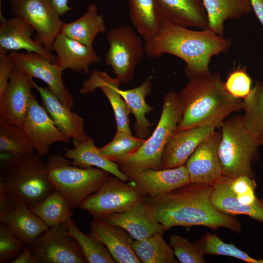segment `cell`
Instances as JSON below:
<instances>
[{
	"label": "cell",
	"mask_w": 263,
	"mask_h": 263,
	"mask_svg": "<svg viewBox=\"0 0 263 263\" xmlns=\"http://www.w3.org/2000/svg\"><path fill=\"white\" fill-rule=\"evenodd\" d=\"M213 186L190 183L158 197L147 196L164 231L177 226H204L213 231L224 227L240 234L242 225L232 215L219 211L211 200Z\"/></svg>",
	"instance_id": "cell-1"
},
{
	"label": "cell",
	"mask_w": 263,
	"mask_h": 263,
	"mask_svg": "<svg viewBox=\"0 0 263 263\" xmlns=\"http://www.w3.org/2000/svg\"><path fill=\"white\" fill-rule=\"evenodd\" d=\"M231 40L207 28L199 31L175 24L162 19L159 31L144 45L145 54L154 58L169 54L183 60L189 78L210 73L211 58L226 52Z\"/></svg>",
	"instance_id": "cell-2"
},
{
	"label": "cell",
	"mask_w": 263,
	"mask_h": 263,
	"mask_svg": "<svg viewBox=\"0 0 263 263\" xmlns=\"http://www.w3.org/2000/svg\"><path fill=\"white\" fill-rule=\"evenodd\" d=\"M179 94L182 116L177 129L198 126L220 129L227 117L243 110V100L225 90L219 73L190 78Z\"/></svg>",
	"instance_id": "cell-3"
},
{
	"label": "cell",
	"mask_w": 263,
	"mask_h": 263,
	"mask_svg": "<svg viewBox=\"0 0 263 263\" xmlns=\"http://www.w3.org/2000/svg\"><path fill=\"white\" fill-rule=\"evenodd\" d=\"M41 157L33 153L5 159L0 168V196L30 207L50 194L55 189Z\"/></svg>",
	"instance_id": "cell-4"
},
{
	"label": "cell",
	"mask_w": 263,
	"mask_h": 263,
	"mask_svg": "<svg viewBox=\"0 0 263 263\" xmlns=\"http://www.w3.org/2000/svg\"><path fill=\"white\" fill-rule=\"evenodd\" d=\"M182 116L179 94L175 91L168 92L164 97L161 114L154 131L137 150L119 165L122 173L146 169H161L164 150L176 131Z\"/></svg>",
	"instance_id": "cell-5"
},
{
	"label": "cell",
	"mask_w": 263,
	"mask_h": 263,
	"mask_svg": "<svg viewBox=\"0 0 263 263\" xmlns=\"http://www.w3.org/2000/svg\"><path fill=\"white\" fill-rule=\"evenodd\" d=\"M220 130L218 152L223 175L254 179L252 166L259 158L260 146L245 129L242 116L236 114L227 118Z\"/></svg>",
	"instance_id": "cell-6"
},
{
	"label": "cell",
	"mask_w": 263,
	"mask_h": 263,
	"mask_svg": "<svg viewBox=\"0 0 263 263\" xmlns=\"http://www.w3.org/2000/svg\"><path fill=\"white\" fill-rule=\"evenodd\" d=\"M46 163L49 182L55 190L66 198L72 208L78 207L96 192L110 174L99 168L78 167L59 154L50 156Z\"/></svg>",
	"instance_id": "cell-7"
},
{
	"label": "cell",
	"mask_w": 263,
	"mask_h": 263,
	"mask_svg": "<svg viewBox=\"0 0 263 263\" xmlns=\"http://www.w3.org/2000/svg\"><path fill=\"white\" fill-rule=\"evenodd\" d=\"M147 197L132 182L109 176L102 186L88 196L78 207L93 217L128 211Z\"/></svg>",
	"instance_id": "cell-8"
},
{
	"label": "cell",
	"mask_w": 263,
	"mask_h": 263,
	"mask_svg": "<svg viewBox=\"0 0 263 263\" xmlns=\"http://www.w3.org/2000/svg\"><path fill=\"white\" fill-rule=\"evenodd\" d=\"M110 46L105 55L106 64L111 67L121 83H127L133 78L145 47L141 38L128 25L110 30L107 34Z\"/></svg>",
	"instance_id": "cell-9"
},
{
	"label": "cell",
	"mask_w": 263,
	"mask_h": 263,
	"mask_svg": "<svg viewBox=\"0 0 263 263\" xmlns=\"http://www.w3.org/2000/svg\"><path fill=\"white\" fill-rule=\"evenodd\" d=\"M12 13L33 27L35 38L48 51L60 33L63 21L51 0H9Z\"/></svg>",
	"instance_id": "cell-10"
},
{
	"label": "cell",
	"mask_w": 263,
	"mask_h": 263,
	"mask_svg": "<svg viewBox=\"0 0 263 263\" xmlns=\"http://www.w3.org/2000/svg\"><path fill=\"white\" fill-rule=\"evenodd\" d=\"M39 263H86L84 254L75 239L63 224L49 227L31 245Z\"/></svg>",
	"instance_id": "cell-11"
},
{
	"label": "cell",
	"mask_w": 263,
	"mask_h": 263,
	"mask_svg": "<svg viewBox=\"0 0 263 263\" xmlns=\"http://www.w3.org/2000/svg\"><path fill=\"white\" fill-rule=\"evenodd\" d=\"M9 54L17 67L43 81L64 105L71 110L73 108L74 100L63 82L61 68L37 53L11 51Z\"/></svg>",
	"instance_id": "cell-12"
},
{
	"label": "cell",
	"mask_w": 263,
	"mask_h": 263,
	"mask_svg": "<svg viewBox=\"0 0 263 263\" xmlns=\"http://www.w3.org/2000/svg\"><path fill=\"white\" fill-rule=\"evenodd\" d=\"M21 127L31 140L35 150L41 156L47 154L52 144L68 143L71 139L56 127L34 94Z\"/></svg>",
	"instance_id": "cell-13"
},
{
	"label": "cell",
	"mask_w": 263,
	"mask_h": 263,
	"mask_svg": "<svg viewBox=\"0 0 263 263\" xmlns=\"http://www.w3.org/2000/svg\"><path fill=\"white\" fill-rule=\"evenodd\" d=\"M124 174L146 195L151 198L165 195L191 183L185 165L167 169H146Z\"/></svg>",
	"instance_id": "cell-14"
},
{
	"label": "cell",
	"mask_w": 263,
	"mask_h": 263,
	"mask_svg": "<svg viewBox=\"0 0 263 263\" xmlns=\"http://www.w3.org/2000/svg\"><path fill=\"white\" fill-rule=\"evenodd\" d=\"M32 78L15 66L0 97V117L6 122L21 127L33 94Z\"/></svg>",
	"instance_id": "cell-15"
},
{
	"label": "cell",
	"mask_w": 263,
	"mask_h": 263,
	"mask_svg": "<svg viewBox=\"0 0 263 263\" xmlns=\"http://www.w3.org/2000/svg\"><path fill=\"white\" fill-rule=\"evenodd\" d=\"M221 132L214 131L203 141L185 165L191 183L213 186L223 176L219 156Z\"/></svg>",
	"instance_id": "cell-16"
},
{
	"label": "cell",
	"mask_w": 263,
	"mask_h": 263,
	"mask_svg": "<svg viewBox=\"0 0 263 263\" xmlns=\"http://www.w3.org/2000/svg\"><path fill=\"white\" fill-rule=\"evenodd\" d=\"M0 17V50L35 53L55 63L56 56L32 38L35 31L32 26L15 16L6 19L1 11Z\"/></svg>",
	"instance_id": "cell-17"
},
{
	"label": "cell",
	"mask_w": 263,
	"mask_h": 263,
	"mask_svg": "<svg viewBox=\"0 0 263 263\" xmlns=\"http://www.w3.org/2000/svg\"><path fill=\"white\" fill-rule=\"evenodd\" d=\"M100 217L111 225L124 228L135 240H142L157 233H164L165 231L157 220L152 207L146 200L128 211Z\"/></svg>",
	"instance_id": "cell-18"
},
{
	"label": "cell",
	"mask_w": 263,
	"mask_h": 263,
	"mask_svg": "<svg viewBox=\"0 0 263 263\" xmlns=\"http://www.w3.org/2000/svg\"><path fill=\"white\" fill-rule=\"evenodd\" d=\"M215 131L210 126L177 129L164 150L162 169L185 165L198 146Z\"/></svg>",
	"instance_id": "cell-19"
},
{
	"label": "cell",
	"mask_w": 263,
	"mask_h": 263,
	"mask_svg": "<svg viewBox=\"0 0 263 263\" xmlns=\"http://www.w3.org/2000/svg\"><path fill=\"white\" fill-rule=\"evenodd\" d=\"M93 218L89 234L105 245L116 263H141L132 248L133 238L126 230L102 217Z\"/></svg>",
	"instance_id": "cell-20"
},
{
	"label": "cell",
	"mask_w": 263,
	"mask_h": 263,
	"mask_svg": "<svg viewBox=\"0 0 263 263\" xmlns=\"http://www.w3.org/2000/svg\"><path fill=\"white\" fill-rule=\"evenodd\" d=\"M0 223L26 245L32 244L49 227L25 205L0 204Z\"/></svg>",
	"instance_id": "cell-21"
},
{
	"label": "cell",
	"mask_w": 263,
	"mask_h": 263,
	"mask_svg": "<svg viewBox=\"0 0 263 263\" xmlns=\"http://www.w3.org/2000/svg\"><path fill=\"white\" fill-rule=\"evenodd\" d=\"M52 51L56 54L55 64L65 70L90 75V66L101 60L93 46H88L59 33L55 39Z\"/></svg>",
	"instance_id": "cell-22"
},
{
	"label": "cell",
	"mask_w": 263,
	"mask_h": 263,
	"mask_svg": "<svg viewBox=\"0 0 263 263\" xmlns=\"http://www.w3.org/2000/svg\"><path fill=\"white\" fill-rule=\"evenodd\" d=\"M32 83L40 96L43 107L62 132L73 140L82 141L89 137L84 131L82 117L72 112L48 87L39 86L33 80Z\"/></svg>",
	"instance_id": "cell-23"
},
{
	"label": "cell",
	"mask_w": 263,
	"mask_h": 263,
	"mask_svg": "<svg viewBox=\"0 0 263 263\" xmlns=\"http://www.w3.org/2000/svg\"><path fill=\"white\" fill-rule=\"evenodd\" d=\"M120 84L116 77L112 78L104 72L94 70L83 82L79 91L82 94H87L94 92L97 88L100 89L112 106L117 131L132 133L129 125L130 111L118 91Z\"/></svg>",
	"instance_id": "cell-24"
},
{
	"label": "cell",
	"mask_w": 263,
	"mask_h": 263,
	"mask_svg": "<svg viewBox=\"0 0 263 263\" xmlns=\"http://www.w3.org/2000/svg\"><path fill=\"white\" fill-rule=\"evenodd\" d=\"M162 19L185 27L208 28L202 0H154Z\"/></svg>",
	"instance_id": "cell-25"
},
{
	"label": "cell",
	"mask_w": 263,
	"mask_h": 263,
	"mask_svg": "<svg viewBox=\"0 0 263 263\" xmlns=\"http://www.w3.org/2000/svg\"><path fill=\"white\" fill-rule=\"evenodd\" d=\"M74 148L65 149L64 156L71 160L72 164L82 168L95 167L106 170L120 179L128 181V177L121 171L119 165L103 155L89 137L82 141L73 140Z\"/></svg>",
	"instance_id": "cell-26"
},
{
	"label": "cell",
	"mask_w": 263,
	"mask_h": 263,
	"mask_svg": "<svg viewBox=\"0 0 263 263\" xmlns=\"http://www.w3.org/2000/svg\"><path fill=\"white\" fill-rule=\"evenodd\" d=\"M230 177L223 175L213 186L211 202L220 211L229 215H245L263 223V200L244 205L238 202L230 188Z\"/></svg>",
	"instance_id": "cell-27"
},
{
	"label": "cell",
	"mask_w": 263,
	"mask_h": 263,
	"mask_svg": "<svg viewBox=\"0 0 263 263\" xmlns=\"http://www.w3.org/2000/svg\"><path fill=\"white\" fill-rule=\"evenodd\" d=\"M106 26L95 3L90 4L86 12L76 20L63 23L60 33L88 46H93L95 38L105 33Z\"/></svg>",
	"instance_id": "cell-28"
},
{
	"label": "cell",
	"mask_w": 263,
	"mask_h": 263,
	"mask_svg": "<svg viewBox=\"0 0 263 263\" xmlns=\"http://www.w3.org/2000/svg\"><path fill=\"white\" fill-rule=\"evenodd\" d=\"M152 82L150 77L147 78L139 86L127 90L118 89V93L126 102L128 108L134 116L135 122L134 129L138 137L146 139L149 136L152 125L146 114L154 110L146 101V97L150 94L152 89Z\"/></svg>",
	"instance_id": "cell-29"
},
{
	"label": "cell",
	"mask_w": 263,
	"mask_h": 263,
	"mask_svg": "<svg viewBox=\"0 0 263 263\" xmlns=\"http://www.w3.org/2000/svg\"><path fill=\"white\" fill-rule=\"evenodd\" d=\"M208 26L217 34L224 36V23L237 19L252 11L250 0H202Z\"/></svg>",
	"instance_id": "cell-30"
},
{
	"label": "cell",
	"mask_w": 263,
	"mask_h": 263,
	"mask_svg": "<svg viewBox=\"0 0 263 263\" xmlns=\"http://www.w3.org/2000/svg\"><path fill=\"white\" fill-rule=\"evenodd\" d=\"M132 22L138 32L148 42L158 33L162 19L154 0H129Z\"/></svg>",
	"instance_id": "cell-31"
},
{
	"label": "cell",
	"mask_w": 263,
	"mask_h": 263,
	"mask_svg": "<svg viewBox=\"0 0 263 263\" xmlns=\"http://www.w3.org/2000/svg\"><path fill=\"white\" fill-rule=\"evenodd\" d=\"M243 101V125L259 145L263 146V82L256 81L251 93Z\"/></svg>",
	"instance_id": "cell-32"
},
{
	"label": "cell",
	"mask_w": 263,
	"mask_h": 263,
	"mask_svg": "<svg viewBox=\"0 0 263 263\" xmlns=\"http://www.w3.org/2000/svg\"><path fill=\"white\" fill-rule=\"evenodd\" d=\"M30 208L49 228L64 224L73 215L70 203L56 190Z\"/></svg>",
	"instance_id": "cell-33"
},
{
	"label": "cell",
	"mask_w": 263,
	"mask_h": 263,
	"mask_svg": "<svg viewBox=\"0 0 263 263\" xmlns=\"http://www.w3.org/2000/svg\"><path fill=\"white\" fill-rule=\"evenodd\" d=\"M157 233L145 239L133 241L132 248L143 263H178L173 249L163 236Z\"/></svg>",
	"instance_id": "cell-34"
},
{
	"label": "cell",
	"mask_w": 263,
	"mask_h": 263,
	"mask_svg": "<svg viewBox=\"0 0 263 263\" xmlns=\"http://www.w3.org/2000/svg\"><path fill=\"white\" fill-rule=\"evenodd\" d=\"M67 233L73 237L80 247L87 263H116L105 245L90 234H84L72 218L63 224Z\"/></svg>",
	"instance_id": "cell-35"
},
{
	"label": "cell",
	"mask_w": 263,
	"mask_h": 263,
	"mask_svg": "<svg viewBox=\"0 0 263 263\" xmlns=\"http://www.w3.org/2000/svg\"><path fill=\"white\" fill-rule=\"evenodd\" d=\"M33 144L21 127L0 117V151L20 156L34 153Z\"/></svg>",
	"instance_id": "cell-36"
},
{
	"label": "cell",
	"mask_w": 263,
	"mask_h": 263,
	"mask_svg": "<svg viewBox=\"0 0 263 263\" xmlns=\"http://www.w3.org/2000/svg\"><path fill=\"white\" fill-rule=\"evenodd\" d=\"M193 243L204 255H223L235 258L248 263H263V258L255 259L251 257L234 244L224 242L215 234L207 232Z\"/></svg>",
	"instance_id": "cell-37"
},
{
	"label": "cell",
	"mask_w": 263,
	"mask_h": 263,
	"mask_svg": "<svg viewBox=\"0 0 263 263\" xmlns=\"http://www.w3.org/2000/svg\"><path fill=\"white\" fill-rule=\"evenodd\" d=\"M146 139L134 136L132 133L117 131L113 140L99 148L100 152L119 165L137 150Z\"/></svg>",
	"instance_id": "cell-38"
},
{
	"label": "cell",
	"mask_w": 263,
	"mask_h": 263,
	"mask_svg": "<svg viewBox=\"0 0 263 263\" xmlns=\"http://www.w3.org/2000/svg\"><path fill=\"white\" fill-rule=\"evenodd\" d=\"M224 86L229 94L243 100L252 91V79L244 66H238L229 73Z\"/></svg>",
	"instance_id": "cell-39"
},
{
	"label": "cell",
	"mask_w": 263,
	"mask_h": 263,
	"mask_svg": "<svg viewBox=\"0 0 263 263\" xmlns=\"http://www.w3.org/2000/svg\"><path fill=\"white\" fill-rule=\"evenodd\" d=\"M169 244L179 262L182 263H205L204 255L198 249L194 243L185 237L174 234L169 240Z\"/></svg>",
	"instance_id": "cell-40"
},
{
	"label": "cell",
	"mask_w": 263,
	"mask_h": 263,
	"mask_svg": "<svg viewBox=\"0 0 263 263\" xmlns=\"http://www.w3.org/2000/svg\"><path fill=\"white\" fill-rule=\"evenodd\" d=\"M27 245L0 223V263H12Z\"/></svg>",
	"instance_id": "cell-41"
},
{
	"label": "cell",
	"mask_w": 263,
	"mask_h": 263,
	"mask_svg": "<svg viewBox=\"0 0 263 263\" xmlns=\"http://www.w3.org/2000/svg\"><path fill=\"white\" fill-rule=\"evenodd\" d=\"M230 188L238 202L242 205H252L258 199L255 194L256 183L250 177H230Z\"/></svg>",
	"instance_id": "cell-42"
},
{
	"label": "cell",
	"mask_w": 263,
	"mask_h": 263,
	"mask_svg": "<svg viewBox=\"0 0 263 263\" xmlns=\"http://www.w3.org/2000/svg\"><path fill=\"white\" fill-rule=\"evenodd\" d=\"M15 64L9 53L0 50V97L5 92Z\"/></svg>",
	"instance_id": "cell-43"
},
{
	"label": "cell",
	"mask_w": 263,
	"mask_h": 263,
	"mask_svg": "<svg viewBox=\"0 0 263 263\" xmlns=\"http://www.w3.org/2000/svg\"><path fill=\"white\" fill-rule=\"evenodd\" d=\"M12 263H39L32 253L30 245H27Z\"/></svg>",
	"instance_id": "cell-44"
},
{
	"label": "cell",
	"mask_w": 263,
	"mask_h": 263,
	"mask_svg": "<svg viewBox=\"0 0 263 263\" xmlns=\"http://www.w3.org/2000/svg\"><path fill=\"white\" fill-rule=\"evenodd\" d=\"M60 16L65 14L74 8L69 5V0H51Z\"/></svg>",
	"instance_id": "cell-45"
},
{
	"label": "cell",
	"mask_w": 263,
	"mask_h": 263,
	"mask_svg": "<svg viewBox=\"0 0 263 263\" xmlns=\"http://www.w3.org/2000/svg\"><path fill=\"white\" fill-rule=\"evenodd\" d=\"M252 10L263 26V0H250Z\"/></svg>",
	"instance_id": "cell-46"
}]
</instances>
